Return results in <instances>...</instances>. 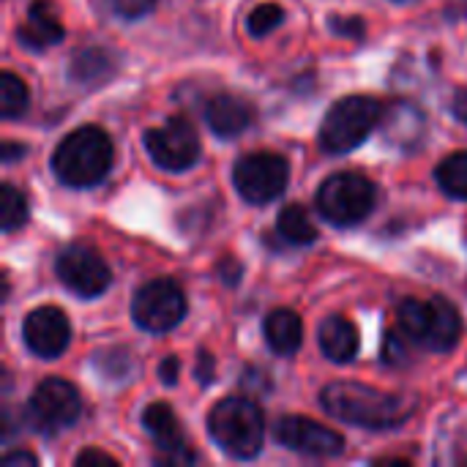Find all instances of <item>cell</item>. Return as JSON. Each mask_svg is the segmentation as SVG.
Masks as SVG:
<instances>
[{
	"instance_id": "603a6c76",
	"label": "cell",
	"mask_w": 467,
	"mask_h": 467,
	"mask_svg": "<svg viewBox=\"0 0 467 467\" xmlns=\"http://www.w3.org/2000/svg\"><path fill=\"white\" fill-rule=\"evenodd\" d=\"M27 104H30L27 85L14 71H3V77H0V115L5 120H16L27 112Z\"/></svg>"
},
{
	"instance_id": "3957f363",
	"label": "cell",
	"mask_w": 467,
	"mask_h": 467,
	"mask_svg": "<svg viewBox=\"0 0 467 467\" xmlns=\"http://www.w3.org/2000/svg\"><path fill=\"white\" fill-rule=\"evenodd\" d=\"M400 331L419 348L449 353L462 337V317L446 298H405L397 309Z\"/></svg>"
},
{
	"instance_id": "2e32d148",
	"label": "cell",
	"mask_w": 467,
	"mask_h": 467,
	"mask_svg": "<svg viewBox=\"0 0 467 467\" xmlns=\"http://www.w3.org/2000/svg\"><path fill=\"white\" fill-rule=\"evenodd\" d=\"M205 120L211 126L213 134L219 137H238L241 131H246L254 120V107L244 99V96H233V93H216L211 96V101L205 104Z\"/></svg>"
},
{
	"instance_id": "4fadbf2b",
	"label": "cell",
	"mask_w": 467,
	"mask_h": 467,
	"mask_svg": "<svg viewBox=\"0 0 467 467\" xmlns=\"http://www.w3.org/2000/svg\"><path fill=\"white\" fill-rule=\"evenodd\" d=\"M22 339L27 350L38 358H57L71 342L68 317L57 306H38L22 323Z\"/></svg>"
},
{
	"instance_id": "d6986e66",
	"label": "cell",
	"mask_w": 467,
	"mask_h": 467,
	"mask_svg": "<svg viewBox=\"0 0 467 467\" xmlns=\"http://www.w3.org/2000/svg\"><path fill=\"white\" fill-rule=\"evenodd\" d=\"M68 74L74 82H79L85 88L101 85L115 74V55L104 47H82L71 57Z\"/></svg>"
},
{
	"instance_id": "ffe728a7",
	"label": "cell",
	"mask_w": 467,
	"mask_h": 467,
	"mask_svg": "<svg viewBox=\"0 0 467 467\" xmlns=\"http://www.w3.org/2000/svg\"><path fill=\"white\" fill-rule=\"evenodd\" d=\"M263 331H265L268 348L274 353H279V356H293L304 342V326H301V317L293 309H274L265 317Z\"/></svg>"
},
{
	"instance_id": "4dcf8cb0",
	"label": "cell",
	"mask_w": 467,
	"mask_h": 467,
	"mask_svg": "<svg viewBox=\"0 0 467 467\" xmlns=\"http://www.w3.org/2000/svg\"><path fill=\"white\" fill-rule=\"evenodd\" d=\"M213 372H216L213 356H211L208 350H200V356H197V367H194V378H197L202 386H208V383L213 380Z\"/></svg>"
},
{
	"instance_id": "e0dca14e",
	"label": "cell",
	"mask_w": 467,
	"mask_h": 467,
	"mask_svg": "<svg viewBox=\"0 0 467 467\" xmlns=\"http://www.w3.org/2000/svg\"><path fill=\"white\" fill-rule=\"evenodd\" d=\"M383 134L391 145H402V148H410L421 140L424 134V112L416 107V104H408V101H397L386 109L383 120Z\"/></svg>"
},
{
	"instance_id": "30bf717a",
	"label": "cell",
	"mask_w": 467,
	"mask_h": 467,
	"mask_svg": "<svg viewBox=\"0 0 467 467\" xmlns=\"http://www.w3.org/2000/svg\"><path fill=\"white\" fill-rule=\"evenodd\" d=\"M145 150L156 167L181 172L200 159V137L186 118H167L161 126L145 131Z\"/></svg>"
},
{
	"instance_id": "8fae6325",
	"label": "cell",
	"mask_w": 467,
	"mask_h": 467,
	"mask_svg": "<svg viewBox=\"0 0 467 467\" xmlns=\"http://www.w3.org/2000/svg\"><path fill=\"white\" fill-rule=\"evenodd\" d=\"M57 279L79 298H96L112 285V271L104 257L90 246H66L55 263Z\"/></svg>"
},
{
	"instance_id": "8992f818",
	"label": "cell",
	"mask_w": 467,
	"mask_h": 467,
	"mask_svg": "<svg viewBox=\"0 0 467 467\" xmlns=\"http://www.w3.org/2000/svg\"><path fill=\"white\" fill-rule=\"evenodd\" d=\"M378 202V189L358 172H337L317 192V211L337 227H353L364 222Z\"/></svg>"
},
{
	"instance_id": "f1b7e54d",
	"label": "cell",
	"mask_w": 467,
	"mask_h": 467,
	"mask_svg": "<svg viewBox=\"0 0 467 467\" xmlns=\"http://www.w3.org/2000/svg\"><path fill=\"white\" fill-rule=\"evenodd\" d=\"M331 27L339 36H353V38L364 36V19H358V16H331Z\"/></svg>"
},
{
	"instance_id": "1f68e13d",
	"label": "cell",
	"mask_w": 467,
	"mask_h": 467,
	"mask_svg": "<svg viewBox=\"0 0 467 467\" xmlns=\"http://www.w3.org/2000/svg\"><path fill=\"white\" fill-rule=\"evenodd\" d=\"M241 263L238 260H233V257H224L222 263H219V276L233 287V285H238L241 282Z\"/></svg>"
},
{
	"instance_id": "5b68a950",
	"label": "cell",
	"mask_w": 467,
	"mask_h": 467,
	"mask_svg": "<svg viewBox=\"0 0 467 467\" xmlns=\"http://www.w3.org/2000/svg\"><path fill=\"white\" fill-rule=\"evenodd\" d=\"M383 115H386V104L375 96L356 93L339 99L323 118L320 148L334 156L350 153L380 126Z\"/></svg>"
},
{
	"instance_id": "d6a6232c",
	"label": "cell",
	"mask_w": 467,
	"mask_h": 467,
	"mask_svg": "<svg viewBox=\"0 0 467 467\" xmlns=\"http://www.w3.org/2000/svg\"><path fill=\"white\" fill-rule=\"evenodd\" d=\"M178 372H181V361L175 356H167L159 367V378L164 386H175L178 383Z\"/></svg>"
},
{
	"instance_id": "836d02e7",
	"label": "cell",
	"mask_w": 467,
	"mask_h": 467,
	"mask_svg": "<svg viewBox=\"0 0 467 467\" xmlns=\"http://www.w3.org/2000/svg\"><path fill=\"white\" fill-rule=\"evenodd\" d=\"M36 457L30 454V451H8L5 457H3V465L5 467H36Z\"/></svg>"
},
{
	"instance_id": "83f0119b",
	"label": "cell",
	"mask_w": 467,
	"mask_h": 467,
	"mask_svg": "<svg viewBox=\"0 0 467 467\" xmlns=\"http://www.w3.org/2000/svg\"><path fill=\"white\" fill-rule=\"evenodd\" d=\"M109 5L123 19H140L153 11L156 0H109Z\"/></svg>"
},
{
	"instance_id": "4316f807",
	"label": "cell",
	"mask_w": 467,
	"mask_h": 467,
	"mask_svg": "<svg viewBox=\"0 0 467 467\" xmlns=\"http://www.w3.org/2000/svg\"><path fill=\"white\" fill-rule=\"evenodd\" d=\"M410 339L402 334V331H391L386 334V342H383V361L389 367H408L413 353H410Z\"/></svg>"
},
{
	"instance_id": "52a82bcc",
	"label": "cell",
	"mask_w": 467,
	"mask_h": 467,
	"mask_svg": "<svg viewBox=\"0 0 467 467\" xmlns=\"http://www.w3.org/2000/svg\"><path fill=\"white\" fill-rule=\"evenodd\" d=\"M238 194L252 205H265L276 200L290 181V164L271 150H254L238 159L233 170Z\"/></svg>"
},
{
	"instance_id": "ac0fdd59",
	"label": "cell",
	"mask_w": 467,
	"mask_h": 467,
	"mask_svg": "<svg viewBox=\"0 0 467 467\" xmlns=\"http://www.w3.org/2000/svg\"><path fill=\"white\" fill-rule=\"evenodd\" d=\"M320 350L328 361L334 364H348L356 358L358 353V328L342 317V315H334L328 317L323 326H320Z\"/></svg>"
},
{
	"instance_id": "44dd1931",
	"label": "cell",
	"mask_w": 467,
	"mask_h": 467,
	"mask_svg": "<svg viewBox=\"0 0 467 467\" xmlns=\"http://www.w3.org/2000/svg\"><path fill=\"white\" fill-rule=\"evenodd\" d=\"M276 230L293 246H306V244H312L317 238V230H315L309 213L301 205H285L279 219H276Z\"/></svg>"
},
{
	"instance_id": "d590c367",
	"label": "cell",
	"mask_w": 467,
	"mask_h": 467,
	"mask_svg": "<svg viewBox=\"0 0 467 467\" xmlns=\"http://www.w3.org/2000/svg\"><path fill=\"white\" fill-rule=\"evenodd\" d=\"M19 156H25V148L16 145V142H11V140H5V142H3V161H14V159H19Z\"/></svg>"
},
{
	"instance_id": "277c9868",
	"label": "cell",
	"mask_w": 467,
	"mask_h": 467,
	"mask_svg": "<svg viewBox=\"0 0 467 467\" xmlns=\"http://www.w3.org/2000/svg\"><path fill=\"white\" fill-rule=\"evenodd\" d=\"M211 438L235 460H252L265 443L263 410L246 397H227L208 413Z\"/></svg>"
},
{
	"instance_id": "5bb4252c",
	"label": "cell",
	"mask_w": 467,
	"mask_h": 467,
	"mask_svg": "<svg viewBox=\"0 0 467 467\" xmlns=\"http://www.w3.org/2000/svg\"><path fill=\"white\" fill-rule=\"evenodd\" d=\"M142 424L148 435L153 438L156 449L161 451L159 462L167 465H181V462H194V451L186 443V435L175 419V413L164 402H153L142 413Z\"/></svg>"
},
{
	"instance_id": "f546056e",
	"label": "cell",
	"mask_w": 467,
	"mask_h": 467,
	"mask_svg": "<svg viewBox=\"0 0 467 467\" xmlns=\"http://www.w3.org/2000/svg\"><path fill=\"white\" fill-rule=\"evenodd\" d=\"M74 462L79 467H118V460H115V457H109V454H104V451H99V449L82 451Z\"/></svg>"
},
{
	"instance_id": "7a4b0ae2",
	"label": "cell",
	"mask_w": 467,
	"mask_h": 467,
	"mask_svg": "<svg viewBox=\"0 0 467 467\" xmlns=\"http://www.w3.org/2000/svg\"><path fill=\"white\" fill-rule=\"evenodd\" d=\"M115 148L107 131L99 126H82L71 131L52 153V172L60 183L85 189L96 186L112 170Z\"/></svg>"
},
{
	"instance_id": "6da1fadb",
	"label": "cell",
	"mask_w": 467,
	"mask_h": 467,
	"mask_svg": "<svg viewBox=\"0 0 467 467\" xmlns=\"http://www.w3.org/2000/svg\"><path fill=\"white\" fill-rule=\"evenodd\" d=\"M320 402L334 419L364 430H394L413 413L410 400L353 380H337L326 386Z\"/></svg>"
},
{
	"instance_id": "9c48e42d",
	"label": "cell",
	"mask_w": 467,
	"mask_h": 467,
	"mask_svg": "<svg viewBox=\"0 0 467 467\" xmlns=\"http://www.w3.org/2000/svg\"><path fill=\"white\" fill-rule=\"evenodd\" d=\"M186 315L183 290L170 279H153L142 285L131 301V317L142 331L167 334L172 331Z\"/></svg>"
},
{
	"instance_id": "d4e9b609",
	"label": "cell",
	"mask_w": 467,
	"mask_h": 467,
	"mask_svg": "<svg viewBox=\"0 0 467 467\" xmlns=\"http://www.w3.org/2000/svg\"><path fill=\"white\" fill-rule=\"evenodd\" d=\"M0 224L5 233L22 227L27 222V200L25 194L14 186V183H3L0 189Z\"/></svg>"
},
{
	"instance_id": "ba28073f",
	"label": "cell",
	"mask_w": 467,
	"mask_h": 467,
	"mask_svg": "<svg viewBox=\"0 0 467 467\" xmlns=\"http://www.w3.org/2000/svg\"><path fill=\"white\" fill-rule=\"evenodd\" d=\"M82 402L71 383L49 378L36 386L27 402V421L41 435H57L79 419Z\"/></svg>"
},
{
	"instance_id": "cb8c5ba5",
	"label": "cell",
	"mask_w": 467,
	"mask_h": 467,
	"mask_svg": "<svg viewBox=\"0 0 467 467\" xmlns=\"http://www.w3.org/2000/svg\"><path fill=\"white\" fill-rule=\"evenodd\" d=\"M134 356L123 348H107V350H99L93 356V369L104 378V380H112V383H120L131 375V361Z\"/></svg>"
},
{
	"instance_id": "484cf974",
	"label": "cell",
	"mask_w": 467,
	"mask_h": 467,
	"mask_svg": "<svg viewBox=\"0 0 467 467\" xmlns=\"http://www.w3.org/2000/svg\"><path fill=\"white\" fill-rule=\"evenodd\" d=\"M282 19H285L282 5H276V3H263V5H257V8L249 14L246 27H249L252 36H268L274 27L282 25Z\"/></svg>"
},
{
	"instance_id": "7c38bea8",
	"label": "cell",
	"mask_w": 467,
	"mask_h": 467,
	"mask_svg": "<svg viewBox=\"0 0 467 467\" xmlns=\"http://www.w3.org/2000/svg\"><path fill=\"white\" fill-rule=\"evenodd\" d=\"M276 441L306 457H337L345 451V438L306 416H282L274 427Z\"/></svg>"
},
{
	"instance_id": "9a60e30c",
	"label": "cell",
	"mask_w": 467,
	"mask_h": 467,
	"mask_svg": "<svg viewBox=\"0 0 467 467\" xmlns=\"http://www.w3.org/2000/svg\"><path fill=\"white\" fill-rule=\"evenodd\" d=\"M16 36H19V44L33 49V52H41V49L60 44L66 36V27L55 11V3L52 0H33L27 8V19L19 25Z\"/></svg>"
},
{
	"instance_id": "e575fe53",
	"label": "cell",
	"mask_w": 467,
	"mask_h": 467,
	"mask_svg": "<svg viewBox=\"0 0 467 467\" xmlns=\"http://www.w3.org/2000/svg\"><path fill=\"white\" fill-rule=\"evenodd\" d=\"M451 109H454V115L467 126V90H457V93H454Z\"/></svg>"
},
{
	"instance_id": "7402d4cb",
	"label": "cell",
	"mask_w": 467,
	"mask_h": 467,
	"mask_svg": "<svg viewBox=\"0 0 467 467\" xmlns=\"http://www.w3.org/2000/svg\"><path fill=\"white\" fill-rule=\"evenodd\" d=\"M438 186L454 197V200H467V150L451 153L441 161L438 172H435Z\"/></svg>"
}]
</instances>
